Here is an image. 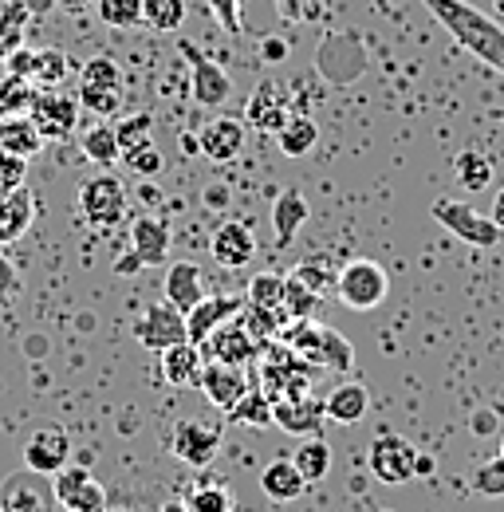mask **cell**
Returning a JSON list of instances; mask_svg holds the SVG:
<instances>
[{
	"label": "cell",
	"mask_w": 504,
	"mask_h": 512,
	"mask_svg": "<svg viewBox=\"0 0 504 512\" xmlns=\"http://www.w3.org/2000/svg\"><path fill=\"white\" fill-rule=\"evenodd\" d=\"M426 12L449 32V40L473 60L504 75V24L469 0H422Z\"/></svg>",
	"instance_id": "obj_1"
},
{
	"label": "cell",
	"mask_w": 504,
	"mask_h": 512,
	"mask_svg": "<svg viewBox=\"0 0 504 512\" xmlns=\"http://www.w3.org/2000/svg\"><path fill=\"white\" fill-rule=\"evenodd\" d=\"M280 331H284V343H288L292 351H300V359H304L308 367L343 375V371H351V363H355L351 343H347L335 327H327V323L292 320L288 327H280Z\"/></svg>",
	"instance_id": "obj_2"
},
{
	"label": "cell",
	"mask_w": 504,
	"mask_h": 512,
	"mask_svg": "<svg viewBox=\"0 0 504 512\" xmlns=\"http://www.w3.org/2000/svg\"><path fill=\"white\" fill-rule=\"evenodd\" d=\"M386 292H390L386 268H382L378 260H367V256L347 260V264L339 268V276H335V296H339L343 308H351V312H371V308H378V304L386 300Z\"/></svg>",
	"instance_id": "obj_3"
},
{
	"label": "cell",
	"mask_w": 504,
	"mask_h": 512,
	"mask_svg": "<svg viewBox=\"0 0 504 512\" xmlns=\"http://www.w3.org/2000/svg\"><path fill=\"white\" fill-rule=\"evenodd\" d=\"M126 209H130L126 186L107 170L79 186V213L91 229H119L126 221Z\"/></svg>",
	"instance_id": "obj_4"
},
{
	"label": "cell",
	"mask_w": 504,
	"mask_h": 512,
	"mask_svg": "<svg viewBox=\"0 0 504 512\" xmlns=\"http://www.w3.org/2000/svg\"><path fill=\"white\" fill-rule=\"evenodd\" d=\"M430 217L445 225L457 241L473 245V249H493L497 241L504 237V229L489 217V213H477L469 201H453V197H438L430 205Z\"/></svg>",
	"instance_id": "obj_5"
},
{
	"label": "cell",
	"mask_w": 504,
	"mask_h": 512,
	"mask_svg": "<svg viewBox=\"0 0 504 512\" xmlns=\"http://www.w3.org/2000/svg\"><path fill=\"white\" fill-rule=\"evenodd\" d=\"M134 339L146 347V351H166L174 343H186L189 327L186 312L174 308L170 300H154L138 320H134Z\"/></svg>",
	"instance_id": "obj_6"
},
{
	"label": "cell",
	"mask_w": 504,
	"mask_h": 512,
	"mask_svg": "<svg viewBox=\"0 0 504 512\" xmlns=\"http://www.w3.org/2000/svg\"><path fill=\"white\" fill-rule=\"evenodd\" d=\"M52 489H56V505L63 512H107V489L83 465L67 461L60 473L52 477Z\"/></svg>",
	"instance_id": "obj_7"
},
{
	"label": "cell",
	"mask_w": 504,
	"mask_h": 512,
	"mask_svg": "<svg viewBox=\"0 0 504 512\" xmlns=\"http://www.w3.org/2000/svg\"><path fill=\"white\" fill-rule=\"evenodd\" d=\"M414 465H418V449L398 434H382L367 449V469L382 485H406L414 477Z\"/></svg>",
	"instance_id": "obj_8"
},
{
	"label": "cell",
	"mask_w": 504,
	"mask_h": 512,
	"mask_svg": "<svg viewBox=\"0 0 504 512\" xmlns=\"http://www.w3.org/2000/svg\"><path fill=\"white\" fill-rule=\"evenodd\" d=\"M67 461H71V438H67L63 426L44 422V426L28 430V438H24V469L56 477Z\"/></svg>",
	"instance_id": "obj_9"
},
{
	"label": "cell",
	"mask_w": 504,
	"mask_h": 512,
	"mask_svg": "<svg viewBox=\"0 0 504 512\" xmlns=\"http://www.w3.org/2000/svg\"><path fill=\"white\" fill-rule=\"evenodd\" d=\"M28 115H32L36 130L44 134V142H63L79 123V99L63 95V87H48V91H36Z\"/></svg>",
	"instance_id": "obj_10"
},
{
	"label": "cell",
	"mask_w": 504,
	"mask_h": 512,
	"mask_svg": "<svg viewBox=\"0 0 504 512\" xmlns=\"http://www.w3.org/2000/svg\"><path fill=\"white\" fill-rule=\"evenodd\" d=\"M221 449V426L213 422H201V418H182L170 434V453L182 461V465H193V469H205L213 465Z\"/></svg>",
	"instance_id": "obj_11"
},
{
	"label": "cell",
	"mask_w": 504,
	"mask_h": 512,
	"mask_svg": "<svg viewBox=\"0 0 504 512\" xmlns=\"http://www.w3.org/2000/svg\"><path fill=\"white\" fill-rule=\"evenodd\" d=\"M170 253V225L162 221V217H150V213H142V217H134V225H130V256L119 260V272H134V268H154V264H162Z\"/></svg>",
	"instance_id": "obj_12"
},
{
	"label": "cell",
	"mask_w": 504,
	"mask_h": 512,
	"mask_svg": "<svg viewBox=\"0 0 504 512\" xmlns=\"http://www.w3.org/2000/svg\"><path fill=\"white\" fill-rule=\"evenodd\" d=\"M56 489L48 485L44 473L20 469L0 481V512H52Z\"/></svg>",
	"instance_id": "obj_13"
},
{
	"label": "cell",
	"mask_w": 504,
	"mask_h": 512,
	"mask_svg": "<svg viewBox=\"0 0 504 512\" xmlns=\"http://www.w3.org/2000/svg\"><path fill=\"white\" fill-rule=\"evenodd\" d=\"M292 119V103H288V91L276 83V79H260L252 87L249 103H245V123L260 134H276Z\"/></svg>",
	"instance_id": "obj_14"
},
{
	"label": "cell",
	"mask_w": 504,
	"mask_h": 512,
	"mask_svg": "<svg viewBox=\"0 0 504 512\" xmlns=\"http://www.w3.org/2000/svg\"><path fill=\"white\" fill-rule=\"evenodd\" d=\"M201 394L221 410V414H229L245 394H249V375L241 371V367H233V363H213V359H205V367H201Z\"/></svg>",
	"instance_id": "obj_15"
},
{
	"label": "cell",
	"mask_w": 504,
	"mask_h": 512,
	"mask_svg": "<svg viewBox=\"0 0 504 512\" xmlns=\"http://www.w3.org/2000/svg\"><path fill=\"white\" fill-rule=\"evenodd\" d=\"M201 351H205L213 363H233V367H241L245 359H252V351H256V335H252V327L245 323V316H233V320L221 323V327L201 343Z\"/></svg>",
	"instance_id": "obj_16"
},
{
	"label": "cell",
	"mask_w": 504,
	"mask_h": 512,
	"mask_svg": "<svg viewBox=\"0 0 504 512\" xmlns=\"http://www.w3.org/2000/svg\"><path fill=\"white\" fill-rule=\"evenodd\" d=\"M245 304H249L245 296H221V292H217V296H209V292H205V300H201L193 312H186L189 343H197V347H201V343H205L221 323H229L233 316H241V312H245Z\"/></svg>",
	"instance_id": "obj_17"
},
{
	"label": "cell",
	"mask_w": 504,
	"mask_h": 512,
	"mask_svg": "<svg viewBox=\"0 0 504 512\" xmlns=\"http://www.w3.org/2000/svg\"><path fill=\"white\" fill-rule=\"evenodd\" d=\"M209 253L221 268H245L256 256V233L245 221H221L209 237Z\"/></svg>",
	"instance_id": "obj_18"
},
{
	"label": "cell",
	"mask_w": 504,
	"mask_h": 512,
	"mask_svg": "<svg viewBox=\"0 0 504 512\" xmlns=\"http://www.w3.org/2000/svg\"><path fill=\"white\" fill-rule=\"evenodd\" d=\"M189 67H193V75H189V87H193V103L197 107H221L229 95H233V79H229V71L221 64H213V60H205L197 48H189Z\"/></svg>",
	"instance_id": "obj_19"
},
{
	"label": "cell",
	"mask_w": 504,
	"mask_h": 512,
	"mask_svg": "<svg viewBox=\"0 0 504 512\" xmlns=\"http://www.w3.org/2000/svg\"><path fill=\"white\" fill-rule=\"evenodd\" d=\"M4 64H8L12 75H20V79H28V83H40L44 91H48V87H60L67 67H71L67 56L56 52V48H44V52H24V48H20V52H12Z\"/></svg>",
	"instance_id": "obj_20"
},
{
	"label": "cell",
	"mask_w": 504,
	"mask_h": 512,
	"mask_svg": "<svg viewBox=\"0 0 504 512\" xmlns=\"http://www.w3.org/2000/svg\"><path fill=\"white\" fill-rule=\"evenodd\" d=\"M327 418V410H323V402H315L308 394H280L276 402H272V422L280 426V430H288V434H319V422Z\"/></svg>",
	"instance_id": "obj_21"
},
{
	"label": "cell",
	"mask_w": 504,
	"mask_h": 512,
	"mask_svg": "<svg viewBox=\"0 0 504 512\" xmlns=\"http://www.w3.org/2000/svg\"><path fill=\"white\" fill-rule=\"evenodd\" d=\"M197 146H201V154L209 162H233L245 150V123L241 119H229V115L209 119L201 127V134H197Z\"/></svg>",
	"instance_id": "obj_22"
},
{
	"label": "cell",
	"mask_w": 504,
	"mask_h": 512,
	"mask_svg": "<svg viewBox=\"0 0 504 512\" xmlns=\"http://www.w3.org/2000/svg\"><path fill=\"white\" fill-rule=\"evenodd\" d=\"M304 489H308V481H304V473L296 469L292 457H276L260 469V493L272 505H292V501L304 497Z\"/></svg>",
	"instance_id": "obj_23"
},
{
	"label": "cell",
	"mask_w": 504,
	"mask_h": 512,
	"mask_svg": "<svg viewBox=\"0 0 504 512\" xmlns=\"http://www.w3.org/2000/svg\"><path fill=\"white\" fill-rule=\"evenodd\" d=\"M162 292H166V300L174 308L193 312L205 300V276H201V268L193 260H174L166 268V276H162Z\"/></svg>",
	"instance_id": "obj_24"
},
{
	"label": "cell",
	"mask_w": 504,
	"mask_h": 512,
	"mask_svg": "<svg viewBox=\"0 0 504 512\" xmlns=\"http://www.w3.org/2000/svg\"><path fill=\"white\" fill-rule=\"evenodd\" d=\"M36 217V201L28 186H16V190H0V245H12L28 233Z\"/></svg>",
	"instance_id": "obj_25"
},
{
	"label": "cell",
	"mask_w": 504,
	"mask_h": 512,
	"mask_svg": "<svg viewBox=\"0 0 504 512\" xmlns=\"http://www.w3.org/2000/svg\"><path fill=\"white\" fill-rule=\"evenodd\" d=\"M158 367H162V379L170 386H197L201 379V367H205V351L197 343H174L166 351H158Z\"/></svg>",
	"instance_id": "obj_26"
},
{
	"label": "cell",
	"mask_w": 504,
	"mask_h": 512,
	"mask_svg": "<svg viewBox=\"0 0 504 512\" xmlns=\"http://www.w3.org/2000/svg\"><path fill=\"white\" fill-rule=\"evenodd\" d=\"M323 410H327V418L331 422H339V426H355V422H363L367 418V410H371V394H367V386L363 383H339L327 398H323Z\"/></svg>",
	"instance_id": "obj_27"
},
{
	"label": "cell",
	"mask_w": 504,
	"mask_h": 512,
	"mask_svg": "<svg viewBox=\"0 0 504 512\" xmlns=\"http://www.w3.org/2000/svg\"><path fill=\"white\" fill-rule=\"evenodd\" d=\"M0 146L20 158H36L44 150V134L36 130L32 115H0Z\"/></svg>",
	"instance_id": "obj_28"
},
{
	"label": "cell",
	"mask_w": 504,
	"mask_h": 512,
	"mask_svg": "<svg viewBox=\"0 0 504 512\" xmlns=\"http://www.w3.org/2000/svg\"><path fill=\"white\" fill-rule=\"evenodd\" d=\"M308 201H304V193L300 190H284L276 197V205H272V229H276V237L288 245V241H296V233H300V225L308 221Z\"/></svg>",
	"instance_id": "obj_29"
},
{
	"label": "cell",
	"mask_w": 504,
	"mask_h": 512,
	"mask_svg": "<svg viewBox=\"0 0 504 512\" xmlns=\"http://www.w3.org/2000/svg\"><path fill=\"white\" fill-rule=\"evenodd\" d=\"M315 142H319V123H315L312 115H292L284 127L276 130V146H280L284 158H304V154H312Z\"/></svg>",
	"instance_id": "obj_30"
},
{
	"label": "cell",
	"mask_w": 504,
	"mask_h": 512,
	"mask_svg": "<svg viewBox=\"0 0 504 512\" xmlns=\"http://www.w3.org/2000/svg\"><path fill=\"white\" fill-rule=\"evenodd\" d=\"M83 158L95 162L99 170H111L115 162H123V142H119V130L111 123H95V127L83 134Z\"/></svg>",
	"instance_id": "obj_31"
},
{
	"label": "cell",
	"mask_w": 504,
	"mask_h": 512,
	"mask_svg": "<svg viewBox=\"0 0 504 512\" xmlns=\"http://www.w3.org/2000/svg\"><path fill=\"white\" fill-rule=\"evenodd\" d=\"M453 174H457V182L465 186V190L481 193L489 190V182H493V162H489V154L485 150H461L457 158H453Z\"/></svg>",
	"instance_id": "obj_32"
},
{
	"label": "cell",
	"mask_w": 504,
	"mask_h": 512,
	"mask_svg": "<svg viewBox=\"0 0 504 512\" xmlns=\"http://www.w3.org/2000/svg\"><path fill=\"white\" fill-rule=\"evenodd\" d=\"M292 461H296V469L304 473V481L315 485V481H323V477L331 473V446H327L319 434H312V438H304V442L296 446Z\"/></svg>",
	"instance_id": "obj_33"
},
{
	"label": "cell",
	"mask_w": 504,
	"mask_h": 512,
	"mask_svg": "<svg viewBox=\"0 0 504 512\" xmlns=\"http://www.w3.org/2000/svg\"><path fill=\"white\" fill-rule=\"evenodd\" d=\"M24 20H28V4L24 0H0V60L20 52Z\"/></svg>",
	"instance_id": "obj_34"
},
{
	"label": "cell",
	"mask_w": 504,
	"mask_h": 512,
	"mask_svg": "<svg viewBox=\"0 0 504 512\" xmlns=\"http://www.w3.org/2000/svg\"><path fill=\"white\" fill-rule=\"evenodd\" d=\"M225 418L229 422H241V426H272V394L260 390V386H249V394Z\"/></svg>",
	"instance_id": "obj_35"
},
{
	"label": "cell",
	"mask_w": 504,
	"mask_h": 512,
	"mask_svg": "<svg viewBox=\"0 0 504 512\" xmlns=\"http://www.w3.org/2000/svg\"><path fill=\"white\" fill-rule=\"evenodd\" d=\"M123 162L134 178H158L162 166H166V158H162V150H158L154 138H146V142H138V146H126Z\"/></svg>",
	"instance_id": "obj_36"
},
{
	"label": "cell",
	"mask_w": 504,
	"mask_h": 512,
	"mask_svg": "<svg viewBox=\"0 0 504 512\" xmlns=\"http://www.w3.org/2000/svg\"><path fill=\"white\" fill-rule=\"evenodd\" d=\"M319 292H312L304 280L296 276H284V312L288 320H315V308H319Z\"/></svg>",
	"instance_id": "obj_37"
},
{
	"label": "cell",
	"mask_w": 504,
	"mask_h": 512,
	"mask_svg": "<svg viewBox=\"0 0 504 512\" xmlns=\"http://www.w3.org/2000/svg\"><path fill=\"white\" fill-rule=\"evenodd\" d=\"M186 20V0H142V24L154 32H174Z\"/></svg>",
	"instance_id": "obj_38"
},
{
	"label": "cell",
	"mask_w": 504,
	"mask_h": 512,
	"mask_svg": "<svg viewBox=\"0 0 504 512\" xmlns=\"http://www.w3.org/2000/svg\"><path fill=\"white\" fill-rule=\"evenodd\" d=\"M32 99H36V91L28 79H20L12 71H8V79H0V115H28Z\"/></svg>",
	"instance_id": "obj_39"
},
{
	"label": "cell",
	"mask_w": 504,
	"mask_h": 512,
	"mask_svg": "<svg viewBox=\"0 0 504 512\" xmlns=\"http://www.w3.org/2000/svg\"><path fill=\"white\" fill-rule=\"evenodd\" d=\"M296 280H304L312 292L319 296H327V292H335V276H339V268H331V260L327 256H308V260H300L296 264V272H292Z\"/></svg>",
	"instance_id": "obj_40"
},
{
	"label": "cell",
	"mask_w": 504,
	"mask_h": 512,
	"mask_svg": "<svg viewBox=\"0 0 504 512\" xmlns=\"http://www.w3.org/2000/svg\"><path fill=\"white\" fill-rule=\"evenodd\" d=\"M469 481H473V493H481V497H489V501L504 497V453H497L493 461H481Z\"/></svg>",
	"instance_id": "obj_41"
},
{
	"label": "cell",
	"mask_w": 504,
	"mask_h": 512,
	"mask_svg": "<svg viewBox=\"0 0 504 512\" xmlns=\"http://www.w3.org/2000/svg\"><path fill=\"white\" fill-rule=\"evenodd\" d=\"M189 512H233V493L225 485H197L186 497Z\"/></svg>",
	"instance_id": "obj_42"
},
{
	"label": "cell",
	"mask_w": 504,
	"mask_h": 512,
	"mask_svg": "<svg viewBox=\"0 0 504 512\" xmlns=\"http://www.w3.org/2000/svg\"><path fill=\"white\" fill-rule=\"evenodd\" d=\"M79 83H87V87H107V91H119L123 87V71L115 60H107V56H95V60H87L83 64V75H79Z\"/></svg>",
	"instance_id": "obj_43"
},
{
	"label": "cell",
	"mask_w": 504,
	"mask_h": 512,
	"mask_svg": "<svg viewBox=\"0 0 504 512\" xmlns=\"http://www.w3.org/2000/svg\"><path fill=\"white\" fill-rule=\"evenodd\" d=\"M99 16L111 28H134L142 24V0H99Z\"/></svg>",
	"instance_id": "obj_44"
},
{
	"label": "cell",
	"mask_w": 504,
	"mask_h": 512,
	"mask_svg": "<svg viewBox=\"0 0 504 512\" xmlns=\"http://www.w3.org/2000/svg\"><path fill=\"white\" fill-rule=\"evenodd\" d=\"M79 107L83 111H95L99 119H111V115H119V91H107V87H87V83H79Z\"/></svg>",
	"instance_id": "obj_45"
},
{
	"label": "cell",
	"mask_w": 504,
	"mask_h": 512,
	"mask_svg": "<svg viewBox=\"0 0 504 512\" xmlns=\"http://www.w3.org/2000/svg\"><path fill=\"white\" fill-rule=\"evenodd\" d=\"M28 158L12 154L0 146V190H16V186H28Z\"/></svg>",
	"instance_id": "obj_46"
},
{
	"label": "cell",
	"mask_w": 504,
	"mask_h": 512,
	"mask_svg": "<svg viewBox=\"0 0 504 512\" xmlns=\"http://www.w3.org/2000/svg\"><path fill=\"white\" fill-rule=\"evenodd\" d=\"M119 142L126 146H138V142H146V138H154V119L150 115H130V119H123L119 123Z\"/></svg>",
	"instance_id": "obj_47"
},
{
	"label": "cell",
	"mask_w": 504,
	"mask_h": 512,
	"mask_svg": "<svg viewBox=\"0 0 504 512\" xmlns=\"http://www.w3.org/2000/svg\"><path fill=\"white\" fill-rule=\"evenodd\" d=\"M209 8H213V16L221 20L225 32H241V8H237V0H209Z\"/></svg>",
	"instance_id": "obj_48"
},
{
	"label": "cell",
	"mask_w": 504,
	"mask_h": 512,
	"mask_svg": "<svg viewBox=\"0 0 504 512\" xmlns=\"http://www.w3.org/2000/svg\"><path fill=\"white\" fill-rule=\"evenodd\" d=\"M16 292H20V272H16V264L8 256L0 253V304H8Z\"/></svg>",
	"instance_id": "obj_49"
},
{
	"label": "cell",
	"mask_w": 504,
	"mask_h": 512,
	"mask_svg": "<svg viewBox=\"0 0 504 512\" xmlns=\"http://www.w3.org/2000/svg\"><path fill=\"white\" fill-rule=\"evenodd\" d=\"M284 56H288V44L284 40H264V60L268 64H280Z\"/></svg>",
	"instance_id": "obj_50"
},
{
	"label": "cell",
	"mask_w": 504,
	"mask_h": 512,
	"mask_svg": "<svg viewBox=\"0 0 504 512\" xmlns=\"http://www.w3.org/2000/svg\"><path fill=\"white\" fill-rule=\"evenodd\" d=\"M473 430H477V434H493V414H489V410H481V414L473 418Z\"/></svg>",
	"instance_id": "obj_51"
},
{
	"label": "cell",
	"mask_w": 504,
	"mask_h": 512,
	"mask_svg": "<svg viewBox=\"0 0 504 512\" xmlns=\"http://www.w3.org/2000/svg\"><path fill=\"white\" fill-rule=\"evenodd\" d=\"M430 473H434V461L418 453V465H414V477H430Z\"/></svg>",
	"instance_id": "obj_52"
},
{
	"label": "cell",
	"mask_w": 504,
	"mask_h": 512,
	"mask_svg": "<svg viewBox=\"0 0 504 512\" xmlns=\"http://www.w3.org/2000/svg\"><path fill=\"white\" fill-rule=\"evenodd\" d=\"M489 217H493V221H497V225L504 229V190L497 193V201H493V213H489Z\"/></svg>",
	"instance_id": "obj_53"
},
{
	"label": "cell",
	"mask_w": 504,
	"mask_h": 512,
	"mask_svg": "<svg viewBox=\"0 0 504 512\" xmlns=\"http://www.w3.org/2000/svg\"><path fill=\"white\" fill-rule=\"evenodd\" d=\"M56 4H63V8H75V12H79V8H87V4H95V0H56Z\"/></svg>",
	"instance_id": "obj_54"
},
{
	"label": "cell",
	"mask_w": 504,
	"mask_h": 512,
	"mask_svg": "<svg viewBox=\"0 0 504 512\" xmlns=\"http://www.w3.org/2000/svg\"><path fill=\"white\" fill-rule=\"evenodd\" d=\"M497 12H501V16H504V0H497Z\"/></svg>",
	"instance_id": "obj_55"
},
{
	"label": "cell",
	"mask_w": 504,
	"mask_h": 512,
	"mask_svg": "<svg viewBox=\"0 0 504 512\" xmlns=\"http://www.w3.org/2000/svg\"><path fill=\"white\" fill-rule=\"evenodd\" d=\"M501 453H504V430H501Z\"/></svg>",
	"instance_id": "obj_56"
},
{
	"label": "cell",
	"mask_w": 504,
	"mask_h": 512,
	"mask_svg": "<svg viewBox=\"0 0 504 512\" xmlns=\"http://www.w3.org/2000/svg\"><path fill=\"white\" fill-rule=\"evenodd\" d=\"M371 512H390V509H371Z\"/></svg>",
	"instance_id": "obj_57"
}]
</instances>
